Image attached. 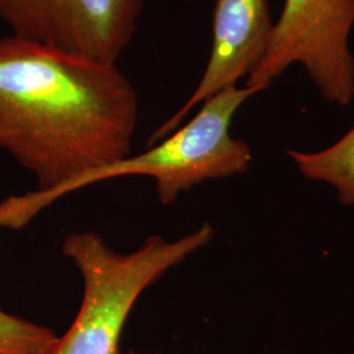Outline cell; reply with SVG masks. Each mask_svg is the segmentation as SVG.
Returning a JSON list of instances; mask_svg holds the SVG:
<instances>
[{
  "instance_id": "1",
  "label": "cell",
  "mask_w": 354,
  "mask_h": 354,
  "mask_svg": "<svg viewBox=\"0 0 354 354\" xmlns=\"http://www.w3.org/2000/svg\"><path fill=\"white\" fill-rule=\"evenodd\" d=\"M138 96L117 64L0 38V150L57 188L131 152Z\"/></svg>"
},
{
  "instance_id": "2",
  "label": "cell",
  "mask_w": 354,
  "mask_h": 354,
  "mask_svg": "<svg viewBox=\"0 0 354 354\" xmlns=\"http://www.w3.org/2000/svg\"><path fill=\"white\" fill-rule=\"evenodd\" d=\"M256 95L248 87L232 86L203 102L200 112L184 127L136 156H127L74 177L57 188L12 196L0 203V228L19 230L61 197L84 187L115 177L149 176L156 181L163 205L207 180L245 174L252 151L244 140L231 134L234 115Z\"/></svg>"
},
{
  "instance_id": "3",
  "label": "cell",
  "mask_w": 354,
  "mask_h": 354,
  "mask_svg": "<svg viewBox=\"0 0 354 354\" xmlns=\"http://www.w3.org/2000/svg\"><path fill=\"white\" fill-rule=\"evenodd\" d=\"M214 228L205 222L175 241L147 238L133 252L111 248L95 231L71 232L62 252L80 272L84 292L75 322L51 354H117L127 317L140 298L167 270L206 247Z\"/></svg>"
},
{
  "instance_id": "4",
  "label": "cell",
  "mask_w": 354,
  "mask_h": 354,
  "mask_svg": "<svg viewBox=\"0 0 354 354\" xmlns=\"http://www.w3.org/2000/svg\"><path fill=\"white\" fill-rule=\"evenodd\" d=\"M353 26L354 0H286L245 87L260 93L290 66L301 64L323 99L339 106L351 105Z\"/></svg>"
},
{
  "instance_id": "5",
  "label": "cell",
  "mask_w": 354,
  "mask_h": 354,
  "mask_svg": "<svg viewBox=\"0 0 354 354\" xmlns=\"http://www.w3.org/2000/svg\"><path fill=\"white\" fill-rule=\"evenodd\" d=\"M143 0H0L13 36L117 64L137 30Z\"/></svg>"
},
{
  "instance_id": "6",
  "label": "cell",
  "mask_w": 354,
  "mask_h": 354,
  "mask_svg": "<svg viewBox=\"0 0 354 354\" xmlns=\"http://www.w3.org/2000/svg\"><path fill=\"white\" fill-rule=\"evenodd\" d=\"M272 26L268 0H216L213 46L203 77L188 102L152 133L149 146L172 134L197 105L250 75L266 51Z\"/></svg>"
},
{
  "instance_id": "7",
  "label": "cell",
  "mask_w": 354,
  "mask_h": 354,
  "mask_svg": "<svg viewBox=\"0 0 354 354\" xmlns=\"http://www.w3.org/2000/svg\"><path fill=\"white\" fill-rule=\"evenodd\" d=\"M288 155L302 176L327 184L336 190L342 205L354 210V127L323 150H289Z\"/></svg>"
},
{
  "instance_id": "8",
  "label": "cell",
  "mask_w": 354,
  "mask_h": 354,
  "mask_svg": "<svg viewBox=\"0 0 354 354\" xmlns=\"http://www.w3.org/2000/svg\"><path fill=\"white\" fill-rule=\"evenodd\" d=\"M58 339L51 329L0 310V354H51Z\"/></svg>"
},
{
  "instance_id": "9",
  "label": "cell",
  "mask_w": 354,
  "mask_h": 354,
  "mask_svg": "<svg viewBox=\"0 0 354 354\" xmlns=\"http://www.w3.org/2000/svg\"><path fill=\"white\" fill-rule=\"evenodd\" d=\"M117 354H134V353H120V352H118V353Z\"/></svg>"
}]
</instances>
